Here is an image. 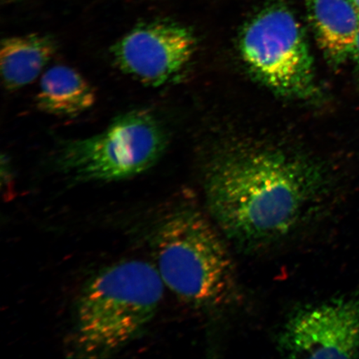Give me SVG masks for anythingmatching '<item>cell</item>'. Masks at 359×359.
Returning a JSON list of instances; mask_svg holds the SVG:
<instances>
[{
  "label": "cell",
  "instance_id": "6da1fadb",
  "mask_svg": "<svg viewBox=\"0 0 359 359\" xmlns=\"http://www.w3.org/2000/svg\"><path fill=\"white\" fill-rule=\"evenodd\" d=\"M210 217L224 236L245 248L293 234L321 208L329 179L300 156L238 147L213 161L205 177Z\"/></svg>",
  "mask_w": 359,
  "mask_h": 359
},
{
  "label": "cell",
  "instance_id": "7a4b0ae2",
  "mask_svg": "<svg viewBox=\"0 0 359 359\" xmlns=\"http://www.w3.org/2000/svg\"><path fill=\"white\" fill-rule=\"evenodd\" d=\"M164 285L156 267L142 260L118 262L96 273L78 300L75 353L104 358L132 342L154 317Z\"/></svg>",
  "mask_w": 359,
  "mask_h": 359
},
{
  "label": "cell",
  "instance_id": "3957f363",
  "mask_svg": "<svg viewBox=\"0 0 359 359\" xmlns=\"http://www.w3.org/2000/svg\"><path fill=\"white\" fill-rule=\"evenodd\" d=\"M217 224L200 210L170 213L154 237L156 269L165 285L197 308L226 306L234 299V262Z\"/></svg>",
  "mask_w": 359,
  "mask_h": 359
},
{
  "label": "cell",
  "instance_id": "277c9868",
  "mask_svg": "<svg viewBox=\"0 0 359 359\" xmlns=\"http://www.w3.org/2000/svg\"><path fill=\"white\" fill-rule=\"evenodd\" d=\"M167 137L156 116L145 109L120 115L104 131L67 142L57 157L62 173L79 182H114L154 167Z\"/></svg>",
  "mask_w": 359,
  "mask_h": 359
},
{
  "label": "cell",
  "instance_id": "5b68a950",
  "mask_svg": "<svg viewBox=\"0 0 359 359\" xmlns=\"http://www.w3.org/2000/svg\"><path fill=\"white\" fill-rule=\"evenodd\" d=\"M240 48L251 73L273 92L299 100L316 95L302 26L283 0H269L251 18L242 30Z\"/></svg>",
  "mask_w": 359,
  "mask_h": 359
},
{
  "label": "cell",
  "instance_id": "8992f818",
  "mask_svg": "<svg viewBox=\"0 0 359 359\" xmlns=\"http://www.w3.org/2000/svg\"><path fill=\"white\" fill-rule=\"evenodd\" d=\"M277 341L287 358L358 357L359 295L299 308L283 325Z\"/></svg>",
  "mask_w": 359,
  "mask_h": 359
},
{
  "label": "cell",
  "instance_id": "52a82bcc",
  "mask_svg": "<svg viewBox=\"0 0 359 359\" xmlns=\"http://www.w3.org/2000/svg\"><path fill=\"white\" fill-rule=\"evenodd\" d=\"M195 47L194 36L185 27L152 20L128 31L111 47V53L124 74L148 86L158 87L187 66Z\"/></svg>",
  "mask_w": 359,
  "mask_h": 359
},
{
  "label": "cell",
  "instance_id": "ba28073f",
  "mask_svg": "<svg viewBox=\"0 0 359 359\" xmlns=\"http://www.w3.org/2000/svg\"><path fill=\"white\" fill-rule=\"evenodd\" d=\"M314 36L326 60L339 66L351 57L359 13L350 0H304Z\"/></svg>",
  "mask_w": 359,
  "mask_h": 359
},
{
  "label": "cell",
  "instance_id": "9c48e42d",
  "mask_svg": "<svg viewBox=\"0 0 359 359\" xmlns=\"http://www.w3.org/2000/svg\"><path fill=\"white\" fill-rule=\"evenodd\" d=\"M35 102L45 114L73 118L91 109L96 93L77 70L56 65L42 76Z\"/></svg>",
  "mask_w": 359,
  "mask_h": 359
},
{
  "label": "cell",
  "instance_id": "30bf717a",
  "mask_svg": "<svg viewBox=\"0 0 359 359\" xmlns=\"http://www.w3.org/2000/svg\"><path fill=\"white\" fill-rule=\"evenodd\" d=\"M56 50L55 40L47 35L34 34L4 39L0 66L4 87L13 91L33 83Z\"/></svg>",
  "mask_w": 359,
  "mask_h": 359
},
{
  "label": "cell",
  "instance_id": "8fae6325",
  "mask_svg": "<svg viewBox=\"0 0 359 359\" xmlns=\"http://www.w3.org/2000/svg\"><path fill=\"white\" fill-rule=\"evenodd\" d=\"M351 57L353 58L354 62H356V65L359 70V31L357 35L355 43H354L353 45Z\"/></svg>",
  "mask_w": 359,
  "mask_h": 359
},
{
  "label": "cell",
  "instance_id": "7c38bea8",
  "mask_svg": "<svg viewBox=\"0 0 359 359\" xmlns=\"http://www.w3.org/2000/svg\"><path fill=\"white\" fill-rule=\"evenodd\" d=\"M353 4V6L355 7L357 11L359 13V0H350Z\"/></svg>",
  "mask_w": 359,
  "mask_h": 359
}]
</instances>
